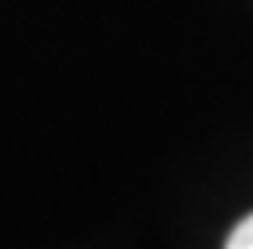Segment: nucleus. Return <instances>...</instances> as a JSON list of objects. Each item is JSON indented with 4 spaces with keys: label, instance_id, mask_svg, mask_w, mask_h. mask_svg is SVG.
Segmentation results:
<instances>
[{
    "label": "nucleus",
    "instance_id": "1",
    "mask_svg": "<svg viewBox=\"0 0 253 249\" xmlns=\"http://www.w3.org/2000/svg\"><path fill=\"white\" fill-rule=\"evenodd\" d=\"M225 249H253V213H249L245 221H237V229L229 233Z\"/></svg>",
    "mask_w": 253,
    "mask_h": 249
}]
</instances>
